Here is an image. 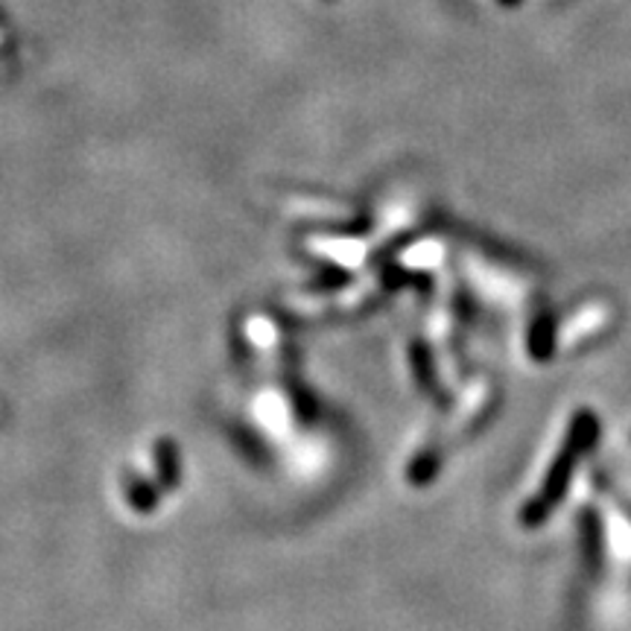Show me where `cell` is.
Instances as JSON below:
<instances>
[{
  "mask_svg": "<svg viewBox=\"0 0 631 631\" xmlns=\"http://www.w3.org/2000/svg\"><path fill=\"white\" fill-rule=\"evenodd\" d=\"M599 439V419L593 410H579L567 427V435L561 448H558L556 460L549 465L544 483L538 485V492L524 503L520 508V524L526 529H535V526L547 524V517L556 512V506L565 501L567 488H570V480L576 474V465L579 460H585L593 444Z\"/></svg>",
  "mask_w": 631,
  "mask_h": 631,
  "instance_id": "cell-1",
  "label": "cell"
}]
</instances>
